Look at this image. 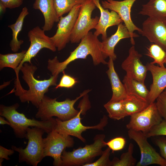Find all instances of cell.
Masks as SVG:
<instances>
[{
	"label": "cell",
	"instance_id": "6da1fadb",
	"mask_svg": "<svg viewBox=\"0 0 166 166\" xmlns=\"http://www.w3.org/2000/svg\"><path fill=\"white\" fill-rule=\"evenodd\" d=\"M101 42L98 36L92 32L88 33L81 41L77 47L70 53L67 59L60 62L57 56L48 61L47 69L51 73L52 75H59L67 68V65L71 62L78 59H86L90 55L92 58L95 65L101 63L107 65L102 56L101 50Z\"/></svg>",
	"mask_w": 166,
	"mask_h": 166
},
{
	"label": "cell",
	"instance_id": "7a4b0ae2",
	"mask_svg": "<svg viewBox=\"0 0 166 166\" xmlns=\"http://www.w3.org/2000/svg\"><path fill=\"white\" fill-rule=\"evenodd\" d=\"M37 67L32 64L24 63L20 70L22 73V78L27 84L29 89L26 90L22 86L14 89L10 92H14L19 97L21 102H30L38 108L45 94L48 91L49 87L56 86L58 75H52L48 79L39 80L34 76Z\"/></svg>",
	"mask_w": 166,
	"mask_h": 166
},
{
	"label": "cell",
	"instance_id": "3957f363",
	"mask_svg": "<svg viewBox=\"0 0 166 166\" xmlns=\"http://www.w3.org/2000/svg\"><path fill=\"white\" fill-rule=\"evenodd\" d=\"M19 106L18 103L9 106L2 104L0 105V116L6 118L10 123V126L16 137L25 138L27 129L30 127L40 128L47 134L53 129L56 123V119L52 118L46 121L29 119L23 113L17 111Z\"/></svg>",
	"mask_w": 166,
	"mask_h": 166
},
{
	"label": "cell",
	"instance_id": "277c9868",
	"mask_svg": "<svg viewBox=\"0 0 166 166\" xmlns=\"http://www.w3.org/2000/svg\"><path fill=\"white\" fill-rule=\"evenodd\" d=\"M90 91L85 90L74 100L67 98L61 101H57L56 98H52L45 95L38 108L35 117L42 121L49 120L54 116L63 121L69 120L79 112V111L74 107L75 103Z\"/></svg>",
	"mask_w": 166,
	"mask_h": 166
},
{
	"label": "cell",
	"instance_id": "5b68a950",
	"mask_svg": "<svg viewBox=\"0 0 166 166\" xmlns=\"http://www.w3.org/2000/svg\"><path fill=\"white\" fill-rule=\"evenodd\" d=\"M90 106L87 94L83 96V98L79 103L78 108H79L80 109L77 114L71 119L66 121H62L57 118H55L56 123L53 129L61 134L76 137L82 142L85 143L86 140L82 136L83 132L89 129L103 130L104 128L107 124L108 121L107 117L104 115L97 125L93 126L83 125L81 121V114H85L90 108Z\"/></svg>",
	"mask_w": 166,
	"mask_h": 166
},
{
	"label": "cell",
	"instance_id": "8992f818",
	"mask_svg": "<svg viewBox=\"0 0 166 166\" xmlns=\"http://www.w3.org/2000/svg\"><path fill=\"white\" fill-rule=\"evenodd\" d=\"M105 137L104 134H97L92 144L74 149L71 152L65 149L61 156V166H83L92 163L96 157L101 155L102 148L107 146L104 140Z\"/></svg>",
	"mask_w": 166,
	"mask_h": 166
},
{
	"label": "cell",
	"instance_id": "52a82bcc",
	"mask_svg": "<svg viewBox=\"0 0 166 166\" xmlns=\"http://www.w3.org/2000/svg\"><path fill=\"white\" fill-rule=\"evenodd\" d=\"M29 127L25 138L28 140L26 148L18 147L12 145L11 148L18 153L19 163L25 162L28 165L37 166L44 158L43 129L37 127Z\"/></svg>",
	"mask_w": 166,
	"mask_h": 166
},
{
	"label": "cell",
	"instance_id": "ba28073f",
	"mask_svg": "<svg viewBox=\"0 0 166 166\" xmlns=\"http://www.w3.org/2000/svg\"><path fill=\"white\" fill-rule=\"evenodd\" d=\"M96 8L92 0H86L81 5L79 15L72 32L70 41L72 43L80 42L91 29H94L99 20L97 16L92 18L93 10Z\"/></svg>",
	"mask_w": 166,
	"mask_h": 166
},
{
	"label": "cell",
	"instance_id": "9c48e42d",
	"mask_svg": "<svg viewBox=\"0 0 166 166\" xmlns=\"http://www.w3.org/2000/svg\"><path fill=\"white\" fill-rule=\"evenodd\" d=\"M43 156H50L53 159V165L61 166V156L66 148L73 147L74 144L73 139L70 136L60 133L53 129L43 138Z\"/></svg>",
	"mask_w": 166,
	"mask_h": 166
},
{
	"label": "cell",
	"instance_id": "30bf717a",
	"mask_svg": "<svg viewBox=\"0 0 166 166\" xmlns=\"http://www.w3.org/2000/svg\"><path fill=\"white\" fill-rule=\"evenodd\" d=\"M130 116L129 121L126 126V128L128 130L141 132L146 134L163 120L155 102L149 104L143 111Z\"/></svg>",
	"mask_w": 166,
	"mask_h": 166
},
{
	"label": "cell",
	"instance_id": "8fae6325",
	"mask_svg": "<svg viewBox=\"0 0 166 166\" xmlns=\"http://www.w3.org/2000/svg\"><path fill=\"white\" fill-rule=\"evenodd\" d=\"M45 32L38 26L34 27L28 32V37L30 42V46L20 64L14 71L16 76L19 77L20 69L23 64L26 62L31 64V59L35 57L42 49L46 48L53 52L56 51L57 48L50 37L47 36Z\"/></svg>",
	"mask_w": 166,
	"mask_h": 166
},
{
	"label": "cell",
	"instance_id": "7c38bea8",
	"mask_svg": "<svg viewBox=\"0 0 166 166\" xmlns=\"http://www.w3.org/2000/svg\"><path fill=\"white\" fill-rule=\"evenodd\" d=\"M128 134L129 139L133 140L136 143L140 150V159L136 166H147L156 164L161 166H166V160L149 144L145 134L141 132L129 130Z\"/></svg>",
	"mask_w": 166,
	"mask_h": 166
},
{
	"label": "cell",
	"instance_id": "4fadbf2b",
	"mask_svg": "<svg viewBox=\"0 0 166 166\" xmlns=\"http://www.w3.org/2000/svg\"><path fill=\"white\" fill-rule=\"evenodd\" d=\"M82 4L74 6L65 16H61L55 34L50 38L58 51L64 49L70 41L71 35Z\"/></svg>",
	"mask_w": 166,
	"mask_h": 166
},
{
	"label": "cell",
	"instance_id": "5bb4252c",
	"mask_svg": "<svg viewBox=\"0 0 166 166\" xmlns=\"http://www.w3.org/2000/svg\"><path fill=\"white\" fill-rule=\"evenodd\" d=\"M136 0H123L117 1L104 0L101 1V4L104 9L113 10L119 15L131 34V38L130 41L133 45L135 44L134 38L139 36V35L134 32V31L136 30L140 34L142 32L141 29L134 24L131 18V9L133 4Z\"/></svg>",
	"mask_w": 166,
	"mask_h": 166
},
{
	"label": "cell",
	"instance_id": "9a60e30c",
	"mask_svg": "<svg viewBox=\"0 0 166 166\" xmlns=\"http://www.w3.org/2000/svg\"><path fill=\"white\" fill-rule=\"evenodd\" d=\"M141 34L166 51V18L148 17L143 23Z\"/></svg>",
	"mask_w": 166,
	"mask_h": 166
},
{
	"label": "cell",
	"instance_id": "2e32d148",
	"mask_svg": "<svg viewBox=\"0 0 166 166\" xmlns=\"http://www.w3.org/2000/svg\"><path fill=\"white\" fill-rule=\"evenodd\" d=\"M142 55L139 53L133 45L128 51V55L121 64L122 69L126 75L139 81L144 82L148 71L146 65L140 61Z\"/></svg>",
	"mask_w": 166,
	"mask_h": 166
},
{
	"label": "cell",
	"instance_id": "e0dca14e",
	"mask_svg": "<svg viewBox=\"0 0 166 166\" xmlns=\"http://www.w3.org/2000/svg\"><path fill=\"white\" fill-rule=\"evenodd\" d=\"M152 74L153 81L151 85L148 101L149 104L154 102L166 88V68L148 63L146 65Z\"/></svg>",
	"mask_w": 166,
	"mask_h": 166
},
{
	"label": "cell",
	"instance_id": "ac0fdd59",
	"mask_svg": "<svg viewBox=\"0 0 166 166\" xmlns=\"http://www.w3.org/2000/svg\"><path fill=\"white\" fill-rule=\"evenodd\" d=\"M92 0L100 12V18L94 28L96 31L93 34L97 36L101 34V38L103 40L107 38L106 31L109 27L118 26L123 21L116 12L113 10L110 12L108 9L103 8L99 0Z\"/></svg>",
	"mask_w": 166,
	"mask_h": 166
},
{
	"label": "cell",
	"instance_id": "d6986e66",
	"mask_svg": "<svg viewBox=\"0 0 166 166\" xmlns=\"http://www.w3.org/2000/svg\"><path fill=\"white\" fill-rule=\"evenodd\" d=\"M127 38L131 39V34L125 26L121 23L117 26V30L113 34L101 42V50L104 58L105 59L109 57L115 61L117 58L114 52L115 46L121 40Z\"/></svg>",
	"mask_w": 166,
	"mask_h": 166
},
{
	"label": "cell",
	"instance_id": "ffe728a7",
	"mask_svg": "<svg viewBox=\"0 0 166 166\" xmlns=\"http://www.w3.org/2000/svg\"><path fill=\"white\" fill-rule=\"evenodd\" d=\"M33 7L42 13L44 19L42 28L45 31L51 30L54 23L59 22V18L57 15L53 0H35Z\"/></svg>",
	"mask_w": 166,
	"mask_h": 166
},
{
	"label": "cell",
	"instance_id": "44dd1931",
	"mask_svg": "<svg viewBox=\"0 0 166 166\" xmlns=\"http://www.w3.org/2000/svg\"><path fill=\"white\" fill-rule=\"evenodd\" d=\"M107 65L108 69L106 72L109 80L112 91L110 101H116L124 99L128 96L125 86L121 81L114 69L113 61L109 58Z\"/></svg>",
	"mask_w": 166,
	"mask_h": 166
},
{
	"label": "cell",
	"instance_id": "7402d4cb",
	"mask_svg": "<svg viewBox=\"0 0 166 166\" xmlns=\"http://www.w3.org/2000/svg\"><path fill=\"white\" fill-rule=\"evenodd\" d=\"M29 14L27 8L26 6L24 7L15 22L8 26V27L12 32V38L10 42V46L11 50L14 53L17 52L20 49L21 45L24 42L23 40L18 39V36L22 30L25 18Z\"/></svg>",
	"mask_w": 166,
	"mask_h": 166
},
{
	"label": "cell",
	"instance_id": "603a6c76",
	"mask_svg": "<svg viewBox=\"0 0 166 166\" xmlns=\"http://www.w3.org/2000/svg\"><path fill=\"white\" fill-rule=\"evenodd\" d=\"M123 82L128 95H134L148 101L149 91L144 82L139 81L126 75Z\"/></svg>",
	"mask_w": 166,
	"mask_h": 166
},
{
	"label": "cell",
	"instance_id": "cb8c5ba5",
	"mask_svg": "<svg viewBox=\"0 0 166 166\" xmlns=\"http://www.w3.org/2000/svg\"><path fill=\"white\" fill-rule=\"evenodd\" d=\"M138 14L148 17L166 18V0H149L147 3L142 5Z\"/></svg>",
	"mask_w": 166,
	"mask_h": 166
},
{
	"label": "cell",
	"instance_id": "d4e9b609",
	"mask_svg": "<svg viewBox=\"0 0 166 166\" xmlns=\"http://www.w3.org/2000/svg\"><path fill=\"white\" fill-rule=\"evenodd\" d=\"M123 100L126 116L143 111L149 104L147 101L134 95H128Z\"/></svg>",
	"mask_w": 166,
	"mask_h": 166
},
{
	"label": "cell",
	"instance_id": "484cf974",
	"mask_svg": "<svg viewBox=\"0 0 166 166\" xmlns=\"http://www.w3.org/2000/svg\"><path fill=\"white\" fill-rule=\"evenodd\" d=\"M26 50H22L19 53L0 54V70L8 67L15 71L23 59Z\"/></svg>",
	"mask_w": 166,
	"mask_h": 166
},
{
	"label": "cell",
	"instance_id": "4316f807",
	"mask_svg": "<svg viewBox=\"0 0 166 166\" xmlns=\"http://www.w3.org/2000/svg\"><path fill=\"white\" fill-rule=\"evenodd\" d=\"M123 100L116 101H109L104 105L110 118L119 120L126 117Z\"/></svg>",
	"mask_w": 166,
	"mask_h": 166
},
{
	"label": "cell",
	"instance_id": "83f0119b",
	"mask_svg": "<svg viewBox=\"0 0 166 166\" xmlns=\"http://www.w3.org/2000/svg\"><path fill=\"white\" fill-rule=\"evenodd\" d=\"M146 55L153 59L151 63L157 64L160 66H164L166 64V51L159 45L154 43L151 44L148 48Z\"/></svg>",
	"mask_w": 166,
	"mask_h": 166
},
{
	"label": "cell",
	"instance_id": "f1b7e54d",
	"mask_svg": "<svg viewBox=\"0 0 166 166\" xmlns=\"http://www.w3.org/2000/svg\"><path fill=\"white\" fill-rule=\"evenodd\" d=\"M134 145L130 143L127 151L123 153L120 158L114 157L111 160V166H133L136 165V160L133 156Z\"/></svg>",
	"mask_w": 166,
	"mask_h": 166
},
{
	"label": "cell",
	"instance_id": "f546056e",
	"mask_svg": "<svg viewBox=\"0 0 166 166\" xmlns=\"http://www.w3.org/2000/svg\"><path fill=\"white\" fill-rule=\"evenodd\" d=\"M86 0H53L57 15L60 18L68 13L77 5L82 4Z\"/></svg>",
	"mask_w": 166,
	"mask_h": 166
},
{
	"label": "cell",
	"instance_id": "4dcf8cb0",
	"mask_svg": "<svg viewBox=\"0 0 166 166\" xmlns=\"http://www.w3.org/2000/svg\"><path fill=\"white\" fill-rule=\"evenodd\" d=\"M111 149L107 148L103 151L100 157L96 161L85 164L83 166H111V162L109 159Z\"/></svg>",
	"mask_w": 166,
	"mask_h": 166
},
{
	"label": "cell",
	"instance_id": "1f68e13d",
	"mask_svg": "<svg viewBox=\"0 0 166 166\" xmlns=\"http://www.w3.org/2000/svg\"><path fill=\"white\" fill-rule=\"evenodd\" d=\"M63 74L59 83L55 87V89L59 88H72L77 82L75 78L65 73V70L62 72Z\"/></svg>",
	"mask_w": 166,
	"mask_h": 166
},
{
	"label": "cell",
	"instance_id": "d6a6232c",
	"mask_svg": "<svg viewBox=\"0 0 166 166\" xmlns=\"http://www.w3.org/2000/svg\"><path fill=\"white\" fill-rule=\"evenodd\" d=\"M126 142L124 138L122 137H118L106 142V144L114 152L122 149L125 145Z\"/></svg>",
	"mask_w": 166,
	"mask_h": 166
},
{
	"label": "cell",
	"instance_id": "836d02e7",
	"mask_svg": "<svg viewBox=\"0 0 166 166\" xmlns=\"http://www.w3.org/2000/svg\"><path fill=\"white\" fill-rule=\"evenodd\" d=\"M148 138L159 136H166V121L163 120L158 124L153 127L146 134Z\"/></svg>",
	"mask_w": 166,
	"mask_h": 166
},
{
	"label": "cell",
	"instance_id": "e575fe53",
	"mask_svg": "<svg viewBox=\"0 0 166 166\" xmlns=\"http://www.w3.org/2000/svg\"><path fill=\"white\" fill-rule=\"evenodd\" d=\"M156 100L158 111L161 117L166 121V92L163 91Z\"/></svg>",
	"mask_w": 166,
	"mask_h": 166
},
{
	"label": "cell",
	"instance_id": "d590c367",
	"mask_svg": "<svg viewBox=\"0 0 166 166\" xmlns=\"http://www.w3.org/2000/svg\"><path fill=\"white\" fill-rule=\"evenodd\" d=\"M155 142L160 149L161 156L166 160V138L159 137L156 139Z\"/></svg>",
	"mask_w": 166,
	"mask_h": 166
},
{
	"label": "cell",
	"instance_id": "8d00e7d4",
	"mask_svg": "<svg viewBox=\"0 0 166 166\" xmlns=\"http://www.w3.org/2000/svg\"><path fill=\"white\" fill-rule=\"evenodd\" d=\"M14 150L12 149H7L0 145V166H2L3 159L9 160L10 159L8 156L12 155L14 153Z\"/></svg>",
	"mask_w": 166,
	"mask_h": 166
},
{
	"label": "cell",
	"instance_id": "74e56055",
	"mask_svg": "<svg viewBox=\"0 0 166 166\" xmlns=\"http://www.w3.org/2000/svg\"><path fill=\"white\" fill-rule=\"evenodd\" d=\"M24 0H0V2L4 4L7 8L14 9L20 6L22 4Z\"/></svg>",
	"mask_w": 166,
	"mask_h": 166
},
{
	"label": "cell",
	"instance_id": "f35d334b",
	"mask_svg": "<svg viewBox=\"0 0 166 166\" xmlns=\"http://www.w3.org/2000/svg\"><path fill=\"white\" fill-rule=\"evenodd\" d=\"M0 124L2 125L6 124L9 126L10 125V123L7 120L6 121L4 117L1 116H0Z\"/></svg>",
	"mask_w": 166,
	"mask_h": 166
},
{
	"label": "cell",
	"instance_id": "ab89813d",
	"mask_svg": "<svg viewBox=\"0 0 166 166\" xmlns=\"http://www.w3.org/2000/svg\"><path fill=\"white\" fill-rule=\"evenodd\" d=\"M6 8H7L5 5L0 2V13L1 15L4 14L5 12Z\"/></svg>",
	"mask_w": 166,
	"mask_h": 166
},
{
	"label": "cell",
	"instance_id": "60d3db41",
	"mask_svg": "<svg viewBox=\"0 0 166 166\" xmlns=\"http://www.w3.org/2000/svg\"><path fill=\"white\" fill-rule=\"evenodd\" d=\"M164 91H165V92H166V88H165V90H164Z\"/></svg>",
	"mask_w": 166,
	"mask_h": 166
}]
</instances>
